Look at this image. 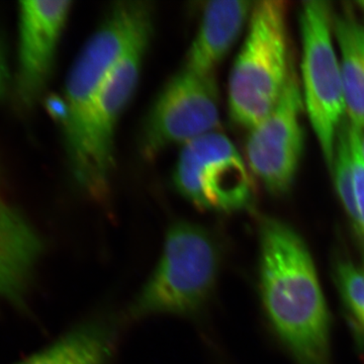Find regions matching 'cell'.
<instances>
[{
    "mask_svg": "<svg viewBox=\"0 0 364 364\" xmlns=\"http://www.w3.org/2000/svg\"><path fill=\"white\" fill-rule=\"evenodd\" d=\"M258 227L261 298L273 329L294 363L333 364L329 311L306 242L277 218Z\"/></svg>",
    "mask_w": 364,
    "mask_h": 364,
    "instance_id": "1",
    "label": "cell"
},
{
    "mask_svg": "<svg viewBox=\"0 0 364 364\" xmlns=\"http://www.w3.org/2000/svg\"><path fill=\"white\" fill-rule=\"evenodd\" d=\"M153 25L154 9L150 2H116L71 66L64 88L63 133L73 178L82 164L86 127L98 92L117 62Z\"/></svg>",
    "mask_w": 364,
    "mask_h": 364,
    "instance_id": "2",
    "label": "cell"
},
{
    "mask_svg": "<svg viewBox=\"0 0 364 364\" xmlns=\"http://www.w3.org/2000/svg\"><path fill=\"white\" fill-rule=\"evenodd\" d=\"M287 6L282 0L255 2L248 32L229 79L233 123L254 128L279 102L293 55L287 40Z\"/></svg>",
    "mask_w": 364,
    "mask_h": 364,
    "instance_id": "3",
    "label": "cell"
},
{
    "mask_svg": "<svg viewBox=\"0 0 364 364\" xmlns=\"http://www.w3.org/2000/svg\"><path fill=\"white\" fill-rule=\"evenodd\" d=\"M220 253L205 228L188 222L172 225L161 259L132 305L131 317L193 315L202 310L215 286Z\"/></svg>",
    "mask_w": 364,
    "mask_h": 364,
    "instance_id": "4",
    "label": "cell"
},
{
    "mask_svg": "<svg viewBox=\"0 0 364 364\" xmlns=\"http://www.w3.org/2000/svg\"><path fill=\"white\" fill-rule=\"evenodd\" d=\"M299 25L304 105L326 165L332 169L337 136L346 119V102L341 67L333 44L330 2H303Z\"/></svg>",
    "mask_w": 364,
    "mask_h": 364,
    "instance_id": "5",
    "label": "cell"
},
{
    "mask_svg": "<svg viewBox=\"0 0 364 364\" xmlns=\"http://www.w3.org/2000/svg\"><path fill=\"white\" fill-rule=\"evenodd\" d=\"M153 26L144 31L109 74L95 98L86 127L82 164L73 181L83 193L105 200L114 167L117 124L135 93Z\"/></svg>",
    "mask_w": 364,
    "mask_h": 364,
    "instance_id": "6",
    "label": "cell"
},
{
    "mask_svg": "<svg viewBox=\"0 0 364 364\" xmlns=\"http://www.w3.org/2000/svg\"><path fill=\"white\" fill-rule=\"evenodd\" d=\"M173 182L188 202L210 212H237L253 200L247 164L232 141L217 131L183 145Z\"/></svg>",
    "mask_w": 364,
    "mask_h": 364,
    "instance_id": "7",
    "label": "cell"
},
{
    "mask_svg": "<svg viewBox=\"0 0 364 364\" xmlns=\"http://www.w3.org/2000/svg\"><path fill=\"white\" fill-rule=\"evenodd\" d=\"M220 95L215 73L182 66L157 95L140 133V149L154 158L170 146L188 144L215 132Z\"/></svg>",
    "mask_w": 364,
    "mask_h": 364,
    "instance_id": "8",
    "label": "cell"
},
{
    "mask_svg": "<svg viewBox=\"0 0 364 364\" xmlns=\"http://www.w3.org/2000/svg\"><path fill=\"white\" fill-rule=\"evenodd\" d=\"M305 112L301 80L294 60L274 109L251 129L246 143L249 168L273 196L293 186L305 148Z\"/></svg>",
    "mask_w": 364,
    "mask_h": 364,
    "instance_id": "9",
    "label": "cell"
},
{
    "mask_svg": "<svg viewBox=\"0 0 364 364\" xmlns=\"http://www.w3.org/2000/svg\"><path fill=\"white\" fill-rule=\"evenodd\" d=\"M72 1H21L18 7V54L16 95L32 107L47 87Z\"/></svg>",
    "mask_w": 364,
    "mask_h": 364,
    "instance_id": "10",
    "label": "cell"
},
{
    "mask_svg": "<svg viewBox=\"0 0 364 364\" xmlns=\"http://www.w3.org/2000/svg\"><path fill=\"white\" fill-rule=\"evenodd\" d=\"M254 4L255 2L247 0L207 2L183 67L203 73H215V68L249 23Z\"/></svg>",
    "mask_w": 364,
    "mask_h": 364,
    "instance_id": "11",
    "label": "cell"
},
{
    "mask_svg": "<svg viewBox=\"0 0 364 364\" xmlns=\"http://www.w3.org/2000/svg\"><path fill=\"white\" fill-rule=\"evenodd\" d=\"M41 251L39 235L0 188V301L23 294Z\"/></svg>",
    "mask_w": 364,
    "mask_h": 364,
    "instance_id": "12",
    "label": "cell"
},
{
    "mask_svg": "<svg viewBox=\"0 0 364 364\" xmlns=\"http://www.w3.org/2000/svg\"><path fill=\"white\" fill-rule=\"evenodd\" d=\"M333 33L338 44L343 80L346 119L364 128V26L351 9L333 16Z\"/></svg>",
    "mask_w": 364,
    "mask_h": 364,
    "instance_id": "13",
    "label": "cell"
},
{
    "mask_svg": "<svg viewBox=\"0 0 364 364\" xmlns=\"http://www.w3.org/2000/svg\"><path fill=\"white\" fill-rule=\"evenodd\" d=\"M114 330L105 321L74 328L51 346L18 364H107Z\"/></svg>",
    "mask_w": 364,
    "mask_h": 364,
    "instance_id": "14",
    "label": "cell"
},
{
    "mask_svg": "<svg viewBox=\"0 0 364 364\" xmlns=\"http://www.w3.org/2000/svg\"><path fill=\"white\" fill-rule=\"evenodd\" d=\"M333 277L342 301L364 334V269L338 256L333 263Z\"/></svg>",
    "mask_w": 364,
    "mask_h": 364,
    "instance_id": "15",
    "label": "cell"
},
{
    "mask_svg": "<svg viewBox=\"0 0 364 364\" xmlns=\"http://www.w3.org/2000/svg\"><path fill=\"white\" fill-rule=\"evenodd\" d=\"M350 134L354 200H355L356 210L355 215L350 222L358 237L360 252H364V163L359 152V132L351 124Z\"/></svg>",
    "mask_w": 364,
    "mask_h": 364,
    "instance_id": "16",
    "label": "cell"
},
{
    "mask_svg": "<svg viewBox=\"0 0 364 364\" xmlns=\"http://www.w3.org/2000/svg\"><path fill=\"white\" fill-rule=\"evenodd\" d=\"M9 83V70L7 65L6 51L0 42V100L6 95Z\"/></svg>",
    "mask_w": 364,
    "mask_h": 364,
    "instance_id": "17",
    "label": "cell"
},
{
    "mask_svg": "<svg viewBox=\"0 0 364 364\" xmlns=\"http://www.w3.org/2000/svg\"><path fill=\"white\" fill-rule=\"evenodd\" d=\"M359 132V152L364 163V128Z\"/></svg>",
    "mask_w": 364,
    "mask_h": 364,
    "instance_id": "18",
    "label": "cell"
},
{
    "mask_svg": "<svg viewBox=\"0 0 364 364\" xmlns=\"http://www.w3.org/2000/svg\"><path fill=\"white\" fill-rule=\"evenodd\" d=\"M358 4L359 6V9H360L361 11H363V13L364 14V1H358Z\"/></svg>",
    "mask_w": 364,
    "mask_h": 364,
    "instance_id": "19",
    "label": "cell"
}]
</instances>
